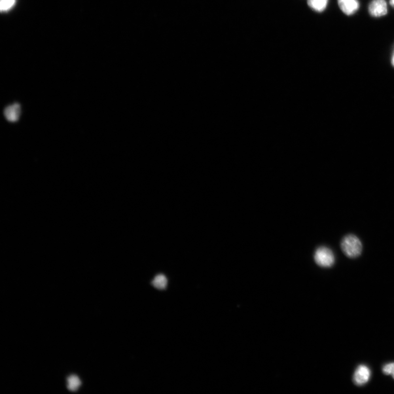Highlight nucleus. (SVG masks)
<instances>
[{"label": "nucleus", "mask_w": 394, "mask_h": 394, "mask_svg": "<svg viewBox=\"0 0 394 394\" xmlns=\"http://www.w3.org/2000/svg\"><path fill=\"white\" fill-rule=\"evenodd\" d=\"M341 248L345 255L350 258H355L361 255L362 245L357 236L350 235L347 236L341 242Z\"/></svg>", "instance_id": "f257e3e1"}, {"label": "nucleus", "mask_w": 394, "mask_h": 394, "mask_svg": "<svg viewBox=\"0 0 394 394\" xmlns=\"http://www.w3.org/2000/svg\"><path fill=\"white\" fill-rule=\"evenodd\" d=\"M315 260L316 264L321 268H331L335 260L333 252L326 247L317 249L315 253Z\"/></svg>", "instance_id": "f03ea898"}, {"label": "nucleus", "mask_w": 394, "mask_h": 394, "mask_svg": "<svg viewBox=\"0 0 394 394\" xmlns=\"http://www.w3.org/2000/svg\"><path fill=\"white\" fill-rule=\"evenodd\" d=\"M22 112L21 105L18 103H15L7 106L4 110L3 114L8 122L15 123L19 120Z\"/></svg>", "instance_id": "7ed1b4c3"}, {"label": "nucleus", "mask_w": 394, "mask_h": 394, "mask_svg": "<svg viewBox=\"0 0 394 394\" xmlns=\"http://www.w3.org/2000/svg\"><path fill=\"white\" fill-rule=\"evenodd\" d=\"M368 11L374 17H380L387 14V5L385 0H374L368 7Z\"/></svg>", "instance_id": "20e7f679"}, {"label": "nucleus", "mask_w": 394, "mask_h": 394, "mask_svg": "<svg viewBox=\"0 0 394 394\" xmlns=\"http://www.w3.org/2000/svg\"><path fill=\"white\" fill-rule=\"evenodd\" d=\"M371 371L369 368L365 365L359 366L355 371L354 376V382L358 385H362L369 380Z\"/></svg>", "instance_id": "39448f33"}, {"label": "nucleus", "mask_w": 394, "mask_h": 394, "mask_svg": "<svg viewBox=\"0 0 394 394\" xmlns=\"http://www.w3.org/2000/svg\"><path fill=\"white\" fill-rule=\"evenodd\" d=\"M341 10L347 15H351L357 12L359 8L357 0H338Z\"/></svg>", "instance_id": "423d86ee"}, {"label": "nucleus", "mask_w": 394, "mask_h": 394, "mask_svg": "<svg viewBox=\"0 0 394 394\" xmlns=\"http://www.w3.org/2000/svg\"><path fill=\"white\" fill-rule=\"evenodd\" d=\"M328 0H308V6L317 12H321L327 7Z\"/></svg>", "instance_id": "0eeeda50"}, {"label": "nucleus", "mask_w": 394, "mask_h": 394, "mask_svg": "<svg viewBox=\"0 0 394 394\" xmlns=\"http://www.w3.org/2000/svg\"><path fill=\"white\" fill-rule=\"evenodd\" d=\"M167 278L163 274L157 275L152 282V284L156 289L163 290L166 289L167 285Z\"/></svg>", "instance_id": "6e6552de"}, {"label": "nucleus", "mask_w": 394, "mask_h": 394, "mask_svg": "<svg viewBox=\"0 0 394 394\" xmlns=\"http://www.w3.org/2000/svg\"><path fill=\"white\" fill-rule=\"evenodd\" d=\"M67 388L69 391L75 392L77 391L80 385V380L77 376L71 375L67 378Z\"/></svg>", "instance_id": "1a4fd4ad"}, {"label": "nucleus", "mask_w": 394, "mask_h": 394, "mask_svg": "<svg viewBox=\"0 0 394 394\" xmlns=\"http://www.w3.org/2000/svg\"><path fill=\"white\" fill-rule=\"evenodd\" d=\"M15 0H1V11H7L14 6Z\"/></svg>", "instance_id": "9d476101"}, {"label": "nucleus", "mask_w": 394, "mask_h": 394, "mask_svg": "<svg viewBox=\"0 0 394 394\" xmlns=\"http://www.w3.org/2000/svg\"><path fill=\"white\" fill-rule=\"evenodd\" d=\"M383 372L387 375H392L394 379V363H391L385 365L383 368Z\"/></svg>", "instance_id": "9b49d317"}, {"label": "nucleus", "mask_w": 394, "mask_h": 394, "mask_svg": "<svg viewBox=\"0 0 394 394\" xmlns=\"http://www.w3.org/2000/svg\"><path fill=\"white\" fill-rule=\"evenodd\" d=\"M390 4L391 6L394 7V0H390Z\"/></svg>", "instance_id": "f8f14e48"}, {"label": "nucleus", "mask_w": 394, "mask_h": 394, "mask_svg": "<svg viewBox=\"0 0 394 394\" xmlns=\"http://www.w3.org/2000/svg\"><path fill=\"white\" fill-rule=\"evenodd\" d=\"M392 63H393V65L394 66V53L393 58H392Z\"/></svg>", "instance_id": "ddd939ff"}]
</instances>
